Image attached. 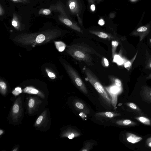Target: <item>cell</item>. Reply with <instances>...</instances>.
<instances>
[{"mask_svg": "<svg viewBox=\"0 0 151 151\" xmlns=\"http://www.w3.org/2000/svg\"><path fill=\"white\" fill-rule=\"evenodd\" d=\"M83 71L86 76L85 80L88 81L95 88L97 92L101 95L108 103H111V100L107 93L105 91L103 86L98 81L95 75L89 68L84 67Z\"/></svg>", "mask_w": 151, "mask_h": 151, "instance_id": "277c9868", "label": "cell"}, {"mask_svg": "<svg viewBox=\"0 0 151 151\" xmlns=\"http://www.w3.org/2000/svg\"><path fill=\"white\" fill-rule=\"evenodd\" d=\"M131 121L129 120H125L123 122V124L125 125H128L131 123Z\"/></svg>", "mask_w": 151, "mask_h": 151, "instance_id": "4316f807", "label": "cell"}, {"mask_svg": "<svg viewBox=\"0 0 151 151\" xmlns=\"http://www.w3.org/2000/svg\"><path fill=\"white\" fill-rule=\"evenodd\" d=\"M139 119L141 122L143 123L145 122L147 120V119L143 117H140L139 118Z\"/></svg>", "mask_w": 151, "mask_h": 151, "instance_id": "4dcf8cb0", "label": "cell"}, {"mask_svg": "<svg viewBox=\"0 0 151 151\" xmlns=\"http://www.w3.org/2000/svg\"><path fill=\"white\" fill-rule=\"evenodd\" d=\"M103 64L106 67H107L109 65V62L108 60L106 58H104L103 60Z\"/></svg>", "mask_w": 151, "mask_h": 151, "instance_id": "ffe728a7", "label": "cell"}, {"mask_svg": "<svg viewBox=\"0 0 151 151\" xmlns=\"http://www.w3.org/2000/svg\"><path fill=\"white\" fill-rule=\"evenodd\" d=\"M120 58L119 55H116L114 56V61L117 62Z\"/></svg>", "mask_w": 151, "mask_h": 151, "instance_id": "f546056e", "label": "cell"}, {"mask_svg": "<svg viewBox=\"0 0 151 151\" xmlns=\"http://www.w3.org/2000/svg\"><path fill=\"white\" fill-rule=\"evenodd\" d=\"M105 115L109 118H112L114 116V114H113L110 112H107L105 113Z\"/></svg>", "mask_w": 151, "mask_h": 151, "instance_id": "cb8c5ba5", "label": "cell"}, {"mask_svg": "<svg viewBox=\"0 0 151 151\" xmlns=\"http://www.w3.org/2000/svg\"><path fill=\"white\" fill-rule=\"evenodd\" d=\"M62 34L60 30L49 29L39 32L17 35L12 40L22 46L34 47L46 44L60 37Z\"/></svg>", "mask_w": 151, "mask_h": 151, "instance_id": "6da1fadb", "label": "cell"}, {"mask_svg": "<svg viewBox=\"0 0 151 151\" xmlns=\"http://www.w3.org/2000/svg\"><path fill=\"white\" fill-rule=\"evenodd\" d=\"M90 9L91 12H95L96 9V6L93 3H91L90 5Z\"/></svg>", "mask_w": 151, "mask_h": 151, "instance_id": "d6986e66", "label": "cell"}, {"mask_svg": "<svg viewBox=\"0 0 151 151\" xmlns=\"http://www.w3.org/2000/svg\"><path fill=\"white\" fill-rule=\"evenodd\" d=\"M67 6L70 13L74 16H77L80 24H81V19L80 15L83 10V7L80 0H68Z\"/></svg>", "mask_w": 151, "mask_h": 151, "instance_id": "8992f818", "label": "cell"}, {"mask_svg": "<svg viewBox=\"0 0 151 151\" xmlns=\"http://www.w3.org/2000/svg\"><path fill=\"white\" fill-rule=\"evenodd\" d=\"M46 71L48 76L51 79H53L56 77L55 74L53 72L49 70L48 69H46Z\"/></svg>", "mask_w": 151, "mask_h": 151, "instance_id": "5bb4252c", "label": "cell"}, {"mask_svg": "<svg viewBox=\"0 0 151 151\" xmlns=\"http://www.w3.org/2000/svg\"><path fill=\"white\" fill-rule=\"evenodd\" d=\"M34 101L32 99H31L29 100V106L30 108H32L34 106Z\"/></svg>", "mask_w": 151, "mask_h": 151, "instance_id": "603a6c76", "label": "cell"}, {"mask_svg": "<svg viewBox=\"0 0 151 151\" xmlns=\"http://www.w3.org/2000/svg\"><path fill=\"white\" fill-rule=\"evenodd\" d=\"M147 78H151V74H150Z\"/></svg>", "mask_w": 151, "mask_h": 151, "instance_id": "74e56055", "label": "cell"}, {"mask_svg": "<svg viewBox=\"0 0 151 151\" xmlns=\"http://www.w3.org/2000/svg\"><path fill=\"white\" fill-rule=\"evenodd\" d=\"M147 65L148 68H151V60H150Z\"/></svg>", "mask_w": 151, "mask_h": 151, "instance_id": "d590c367", "label": "cell"}, {"mask_svg": "<svg viewBox=\"0 0 151 151\" xmlns=\"http://www.w3.org/2000/svg\"><path fill=\"white\" fill-rule=\"evenodd\" d=\"M65 51L74 59L83 61L88 65H91L93 59L92 55L96 53V52L93 49L81 44L66 46Z\"/></svg>", "mask_w": 151, "mask_h": 151, "instance_id": "7a4b0ae2", "label": "cell"}, {"mask_svg": "<svg viewBox=\"0 0 151 151\" xmlns=\"http://www.w3.org/2000/svg\"><path fill=\"white\" fill-rule=\"evenodd\" d=\"M150 40V42H151V39Z\"/></svg>", "mask_w": 151, "mask_h": 151, "instance_id": "b9f144b4", "label": "cell"}, {"mask_svg": "<svg viewBox=\"0 0 151 151\" xmlns=\"http://www.w3.org/2000/svg\"><path fill=\"white\" fill-rule=\"evenodd\" d=\"M4 13V11L3 8L1 4H0V15L1 16L3 15Z\"/></svg>", "mask_w": 151, "mask_h": 151, "instance_id": "f1b7e54d", "label": "cell"}, {"mask_svg": "<svg viewBox=\"0 0 151 151\" xmlns=\"http://www.w3.org/2000/svg\"><path fill=\"white\" fill-rule=\"evenodd\" d=\"M132 1H136V0H131Z\"/></svg>", "mask_w": 151, "mask_h": 151, "instance_id": "ab89813d", "label": "cell"}, {"mask_svg": "<svg viewBox=\"0 0 151 151\" xmlns=\"http://www.w3.org/2000/svg\"><path fill=\"white\" fill-rule=\"evenodd\" d=\"M147 30V28L145 26H142L137 29V31L139 32H146Z\"/></svg>", "mask_w": 151, "mask_h": 151, "instance_id": "2e32d148", "label": "cell"}, {"mask_svg": "<svg viewBox=\"0 0 151 151\" xmlns=\"http://www.w3.org/2000/svg\"><path fill=\"white\" fill-rule=\"evenodd\" d=\"M119 44L118 42L116 40H113L111 42L112 56L113 57L117 47Z\"/></svg>", "mask_w": 151, "mask_h": 151, "instance_id": "7c38bea8", "label": "cell"}, {"mask_svg": "<svg viewBox=\"0 0 151 151\" xmlns=\"http://www.w3.org/2000/svg\"><path fill=\"white\" fill-rule=\"evenodd\" d=\"M62 64L67 73L74 83L83 92L87 93L86 88L76 70L68 63L63 62Z\"/></svg>", "mask_w": 151, "mask_h": 151, "instance_id": "5b68a950", "label": "cell"}, {"mask_svg": "<svg viewBox=\"0 0 151 151\" xmlns=\"http://www.w3.org/2000/svg\"><path fill=\"white\" fill-rule=\"evenodd\" d=\"M54 43L56 48L60 52L63 51L66 47L65 44L62 41H55Z\"/></svg>", "mask_w": 151, "mask_h": 151, "instance_id": "9c48e42d", "label": "cell"}, {"mask_svg": "<svg viewBox=\"0 0 151 151\" xmlns=\"http://www.w3.org/2000/svg\"><path fill=\"white\" fill-rule=\"evenodd\" d=\"M131 65V63L130 61L126 62L124 64V67L126 68L130 67Z\"/></svg>", "mask_w": 151, "mask_h": 151, "instance_id": "1f68e13d", "label": "cell"}, {"mask_svg": "<svg viewBox=\"0 0 151 151\" xmlns=\"http://www.w3.org/2000/svg\"><path fill=\"white\" fill-rule=\"evenodd\" d=\"M105 23V21L103 19H100L98 22V24L101 26H103L104 24Z\"/></svg>", "mask_w": 151, "mask_h": 151, "instance_id": "d4e9b609", "label": "cell"}, {"mask_svg": "<svg viewBox=\"0 0 151 151\" xmlns=\"http://www.w3.org/2000/svg\"></svg>", "mask_w": 151, "mask_h": 151, "instance_id": "7bdbcfd3", "label": "cell"}, {"mask_svg": "<svg viewBox=\"0 0 151 151\" xmlns=\"http://www.w3.org/2000/svg\"><path fill=\"white\" fill-rule=\"evenodd\" d=\"M114 82L116 85L117 86L120 87L121 86L122 83L121 81L118 78H116Z\"/></svg>", "mask_w": 151, "mask_h": 151, "instance_id": "7402d4cb", "label": "cell"}, {"mask_svg": "<svg viewBox=\"0 0 151 151\" xmlns=\"http://www.w3.org/2000/svg\"><path fill=\"white\" fill-rule=\"evenodd\" d=\"M24 92L31 94H37L38 91L35 88L30 87H27L24 89Z\"/></svg>", "mask_w": 151, "mask_h": 151, "instance_id": "8fae6325", "label": "cell"}, {"mask_svg": "<svg viewBox=\"0 0 151 151\" xmlns=\"http://www.w3.org/2000/svg\"><path fill=\"white\" fill-rule=\"evenodd\" d=\"M13 111L14 113H17L19 110V106L17 104H14L13 107Z\"/></svg>", "mask_w": 151, "mask_h": 151, "instance_id": "ac0fdd59", "label": "cell"}, {"mask_svg": "<svg viewBox=\"0 0 151 151\" xmlns=\"http://www.w3.org/2000/svg\"><path fill=\"white\" fill-rule=\"evenodd\" d=\"M148 145L149 147H151V141L148 144Z\"/></svg>", "mask_w": 151, "mask_h": 151, "instance_id": "8d00e7d4", "label": "cell"}, {"mask_svg": "<svg viewBox=\"0 0 151 151\" xmlns=\"http://www.w3.org/2000/svg\"><path fill=\"white\" fill-rule=\"evenodd\" d=\"M129 106L133 109H136L137 106L136 105L133 103H130L129 104Z\"/></svg>", "mask_w": 151, "mask_h": 151, "instance_id": "83f0119b", "label": "cell"}, {"mask_svg": "<svg viewBox=\"0 0 151 151\" xmlns=\"http://www.w3.org/2000/svg\"><path fill=\"white\" fill-rule=\"evenodd\" d=\"M142 139L141 137L137 136L135 135L131 134V135L127 138L128 141L134 143L140 141Z\"/></svg>", "mask_w": 151, "mask_h": 151, "instance_id": "30bf717a", "label": "cell"}, {"mask_svg": "<svg viewBox=\"0 0 151 151\" xmlns=\"http://www.w3.org/2000/svg\"><path fill=\"white\" fill-rule=\"evenodd\" d=\"M15 3H27L29 2V0H10Z\"/></svg>", "mask_w": 151, "mask_h": 151, "instance_id": "e0dca14e", "label": "cell"}, {"mask_svg": "<svg viewBox=\"0 0 151 151\" xmlns=\"http://www.w3.org/2000/svg\"><path fill=\"white\" fill-rule=\"evenodd\" d=\"M89 32L104 39L110 40L114 38L111 34L101 31L90 30Z\"/></svg>", "mask_w": 151, "mask_h": 151, "instance_id": "52a82bcc", "label": "cell"}, {"mask_svg": "<svg viewBox=\"0 0 151 151\" xmlns=\"http://www.w3.org/2000/svg\"><path fill=\"white\" fill-rule=\"evenodd\" d=\"M51 13V11L50 9H40L39 12V14L44 15H48Z\"/></svg>", "mask_w": 151, "mask_h": 151, "instance_id": "4fadbf2b", "label": "cell"}, {"mask_svg": "<svg viewBox=\"0 0 151 151\" xmlns=\"http://www.w3.org/2000/svg\"><path fill=\"white\" fill-rule=\"evenodd\" d=\"M117 62L118 64L121 65L123 63V62L122 60L120 58Z\"/></svg>", "mask_w": 151, "mask_h": 151, "instance_id": "e575fe53", "label": "cell"}, {"mask_svg": "<svg viewBox=\"0 0 151 151\" xmlns=\"http://www.w3.org/2000/svg\"><path fill=\"white\" fill-rule=\"evenodd\" d=\"M92 0L101 1V0Z\"/></svg>", "mask_w": 151, "mask_h": 151, "instance_id": "60d3db41", "label": "cell"}, {"mask_svg": "<svg viewBox=\"0 0 151 151\" xmlns=\"http://www.w3.org/2000/svg\"><path fill=\"white\" fill-rule=\"evenodd\" d=\"M74 135L73 133H71L69 134L68 137L70 139H72L74 137Z\"/></svg>", "mask_w": 151, "mask_h": 151, "instance_id": "836d02e7", "label": "cell"}, {"mask_svg": "<svg viewBox=\"0 0 151 151\" xmlns=\"http://www.w3.org/2000/svg\"><path fill=\"white\" fill-rule=\"evenodd\" d=\"M12 93L14 95H19L20 93L19 91H17L15 89L12 92Z\"/></svg>", "mask_w": 151, "mask_h": 151, "instance_id": "d6a6232c", "label": "cell"}, {"mask_svg": "<svg viewBox=\"0 0 151 151\" xmlns=\"http://www.w3.org/2000/svg\"><path fill=\"white\" fill-rule=\"evenodd\" d=\"M43 119V116H40L37 119L36 121V123L37 124H40L41 122Z\"/></svg>", "mask_w": 151, "mask_h": 151, "instance_id": "484cf974", "label": "cell"}, {"mask_svg": "<svg viewBox=\"0 0 151 151\" xmlns=\"http://www.w3.org/2000/svg\"><path fill=\"white\" fill-rule=\"evenodd\" d=\"M50 8L53 10H57L59 12L60 14L58 16L59 20L62 23L70 28L81 33L83 31L78 25L77 22L66 13L63 6L60 4L55 5H51Z\"/></svg>", "mask_w": 151, "mask_h": 151, "instance_id": "3957f363", "label": "cell"}, {"mask_svg": "<svg viewBox=\"0 0 151 151\" xmlns=\"http://www.w3.org/2000/svg\"><path fill=\"white\" fill-rule=\"evenodd\" d=\"M76 106L78 108L82 109L84 108V106L81 103L77 102L76 104Z\"/></svg>", "mask_w": 151, "mask_h": 151, "instance_id": "44dd1931", "label": "cell"}, {"mask_svg": "<svg viewBox=\"0 0 151 151\" xmlns=\"http://www.w3.org/2000/svg\"><path fill=\"white\" fill-rule=\"evenodd\" d=\"M0 87L2 91H4L6 88V85L5 82L1 80L0 82Z\"/></svg>", "mask_w": 151, "mask_h": 151, "instance_id": "9a60e30c", "label": "cell"}, {"mask_svg": "<svg viewBox=\"0 0 151 151\" xmlns=\"http://www.w3.org/2000/svg\"><path fill=\"white\" fill-rule=\"evenodd\" d=\"M3 133V131L2 130H0V135H1Z\"/></svg>", "mask_w": 151, "mask_h": 151, "instance_id": "f35d334b", "label": "cell"}, {"mask_svg": "<svg viewBox=\"0 0 151 151\" xmlns=\"http://www.w3.org/2000/svg\"><path fill=\"white\" fill-rule=\"evenodd\" d=\"M12 24L15 29L19 30L21 27V23L18 16L14 13L13 14V18L12 20Z\"/></svg>", "mask_w": 151, "mask_h": 151, "instance_id": "ba28073f", "label": "cell"}]
</instances>
